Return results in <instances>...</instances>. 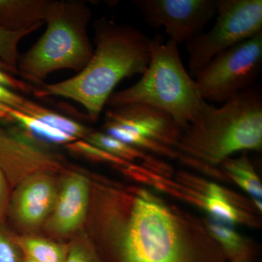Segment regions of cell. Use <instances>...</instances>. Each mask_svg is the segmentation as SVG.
I'll list each match as a JSON object with an SVG mask.
<instances>
[{"label":"cell","mask_w":262,"mask_h":262,"mask_svg":"<svg viewBox=\"0 0 262 262\" xmlns=\"http://www.w3.org/2000/svg\"><path fill=\"white\" fill-rule=\"evenodd\" d=\"M94 32L96 48L83 70L67 80L41 86L36 95L72 100L96 122L117 84L144 73L154 40L130 26L107 19L98 20Z\"/></svg>","instance_id":"cell-1"},{"label":"cell","mask_w":262,"mask_h":262,"mask_svg":"<svg viewBox=\"0 0 262 262\" xmlns=\"http://www.w3.org/2000/svg\"><path fill=\"white\" fill-rule=\"evenodd\" d=\"M127 212L110 216L115 262H224L220 253L182 238L173 215L146 192L134 196Z\"/></svg>","instance_id":"cell-2"},{"label":"cell","mask_w":262,"mask_h":262,"mask_svg":"<svg viewBox=\"0 0 262 262\" xmlns=\"http://www.w3.org/2000/svg\"><path fill=\"white\" fill-rule=\"evenodd\" d=\"M184 130L179 147L211 163H220L243 150L261 149V91L251 88L220 108L207 105Z\"/></svg>","instance_id":"cell-3"},{"label":"cell","mask_w":262,"mask_h":262,"mask_svg":"<svg viewBox=\"0 0 262 262\" xmlns=\"http://www.w3.org/2000/svg\"><path fill=\"white\" fill-rule=\"evenodd\" d=\"M134 103L168 114L183 130L208 104L202 97L195 80L183 65L178 46L170 40L153 41L149 66L140 80L113 93L106 105L114 108Z\"/></svg>","instance_id":"cell-4"},{"label":"cell","mask_w":262,"mask_h":262,"mask_svg":"<svg viewBox=\"0 0 262 262\" xmlns=\"http://www.w3.org/2000/svg\"><path fill=\"white\" fill-rule=\"evenodd\" d=\"M89 7L82 1H49L46 32L34 46L19 56L17 75L24 80L42 84L52 72L84 68L94 53L88 28Z\"/></svg>","instance_id":"cell-5"},{"label":"cell","mask_w":262,"mask_h":262,"mask_svg":"<svg viewBox=\"0 0 262 262\" xmlns=\"http://www.w3.org/2000/svg\"><path fill=\"white\" fill-rule=\"evenodd\" d=\"M215 15L213 28L187 42L191 76L217 55L262 32L261 0H217Z\"/></svg>","instance_id":"cell-6"},{"label":"cell","mask_w":262,"mask_h":262,"mask_svg":"<svg viewBox=\"0 0 262 262\" xmlns=\"http://www.w3.org/2000/svg\"><path fill=\"white\" fill-rule=\"evenodd\" d=\"M262 65V32L215 56L195 76L205 101L223 102L251 89Z\"/></svg>","instance_id":"cell-7"},{"label":"cell","mask_w":262,"mask_h":262,"mask_svg":"<svg viewBox=\"0 0 262 262\" xmlns=\"http://www.w3.org/2000/svg\"><path fill=\"white\" fill-rule=\"evenodd\" d=\"M103 127L105 134L128 145L165 152L169 144L179 143L183 130L168 114L137 103L108 108Z\"/></svg>","instance_id":"cell-8"},{"label":"cell","mask_w":262,"mask_h":262,"mask_svg":"<svg viewBox=\"0 0 262 262\" xmlns=\"http://www.w3.org/2000/svg\"><path fill=\"white\" fill-rule=\"evenodd\" d=\"M0 169L14 188L33 174H54L64 166L61 157L15 125L0 126Z\"/></svg>","instance_id":"cell-9"},{"label":"cell","mask_w":262,"mask_h":262,"mask_svg":"<svg viewBox=\"0 0 262 262\" xmlns=\"http://www.w3.org/2000/svg\"><path fill=\"white\" fill-rule=\"evenodd\" d=\"M148 23L162 27L178 46L199 35L216 13L215 0H137L134 2Z\"/></svg>","instance_id":"cell-10"},{"label":"cell","mask_w":262,"mask_h":262,"mask_svg":"<svg viewBox=\"0 0 262 262\" xmlns=\"http://www.w3.org/2000/svg\"><path fill=\"white\" fill-rule=\"evenodd\" d=\"M14 189L10 196L8 215L20 228H37L46 222L56 204L59 189L53 174H33Z\"/></svg>","instance_id":"cell-11"},{"label":"cell","mask_w":262,"mask_h":262,"mask_svg":"<svg viewBox=\"0 0 262 262\" xmlns=\"http://www.w3.org/2000/svg\"><path fill=\"white\" fill-rule=\"evenodd\" d=\"M90 185L82 174L69 173L58 189L56 204L46 227L56 235H68L80 228L89 210Z\"/></svg>","instance_id":"cell-12"},{"label":"cell","mask_w":262,"mask_h":262,"mask_svg":"<svg viewBox=\"0 0 262 262\" xmlns=\"http://www.w3.org/2000/svg\"><path fill=\"white\" fill-rule=\"evenodd\" d=\"M49 0H0V27L6 30H37L45 24Z\"/></svg>","instance_id":"cell-13"},{"label":"cell","mask_w":262,"mask_h":262,"mask_svg":"<svg viewBox=\"0 0 262 262\" xmlns=\"http://www.w3.org/2000/svg\"><path fill=\"white\" fill-rule=\"evenodd\" d=\"M20 111L40 120L57 130L68 134L77 140L84 139L92 131L83 124L70 117L41 106L39 103L26 98Z\"/></svg>","instance_id":"cell-14"},{"label":"cell","mask_w":262,"mask_h":262,"mask_svg":"<svg viewBox=\"0 0 262 262\" xmlns=\"http://www.w3.org/2000/svg\"><path fill=\"white\" fill-rule=\"evenodd\" d=\"M15 243L25 258L37 262H65L68 246L33 236L14 235Z\"/></svg>","instance_id":"cell-15"},{"label":"cell","mask_w":262,"mask_h":262,"mask_svg":"<svg viewBox=\"0 0 262 262\" xmlns=\"http://www.w3.org/2000/svg\"><path fill=\"white\" fill-rule=\"evenodd\" d=\"M203 201L205 208L211 215L212 220L230 227L238 222V211L226 198L222 189L215 184H211L208 186Z\"/></svg>","instance_id":"cell-16"},{"label":"cell","mask_w":262,"mask_h":262,"mask_svg":"<svg viewBox=\"0 0 262 262\" xmlns=\"http://www.w3.org/2000/svg\"><path fill=\"white\" fill-rule=\"evenodd\" d=\"M225 168L236 183L253 196L261 211V184L248 160L244 158L229 160L225 163Z\"/></svg>","instance_id":"cell-17"},{"label":"cell","mask_w":262,"mask_h":262,"mask_svg":"<svg viewBox=\"0 0 262 262\" xmlns=\"http://www.w3.org/2000/svg\"><path fill=\"white\" fill-rule=\"evenodd\" d=\"M210 230L215 239L222 245L232 262L245 261L247 257V250L241 236L232 227L212 220L209 224Z\"/></svg>","instance_id":"cell-18"},{"label":"cell","mask_w":262,"mask_h":262,"mask_svg":"<svg viewBox=\"0 0 262 262\" xmlns=\"http://www.w3.org/2000/svg\"><path fill=\"white\" fill-rule=\"evenodd\" d=\"M84 140L125 161L145 158L138 148L122 142L105 133L92 131Z\"/></svg>","instance_id":"cell-19"},{"label":"cell","mask_w":262,"mask_h":262,"mask_svg":"<svg viewBox=\"0 0 262 262\" xmlns=\"http://www.w3.org/2000/svg\"><path fill=\"white\" fill-rule=\"evenodd\" d=\"M34 31L36 30L28 29L13 32L0 27V58L14 71L15 75H17V64L20 56L19 43L24 37Z\"/></svg>","instance_id":"cell-20"},{"label":"cell","mask_w":262,"mask_h":262,"mask_svg":"<svg viewBox=\"0 0 262 262\" xmlns=\"http://www.w3.org/2000/svg\"><path fill=\"white\" fill-rule=\"evenodd\" d=\"M67 149L77 155H82L84 158L98 161L107 162L119 165H127V161L110 154L107 151L91 144L89 141L79 139L67 144Z\"/></svg>","instance_id":"cell-21"},{"label":"cell","mask_w":262,"mask_h":262,"mask_svg":"<svg viewBox=\"0 0 262 262\" xmlns=\"http://www.w3.org/2000/svg\"><path fill=\"white\" fill-rule=\"evenodd\" d=\"M65 262H106L84 237L75 239L68 246Z\"/></svg>","instance_id":"cell-22"},{"label":"cell","mask_w":262,"mask_h":262,"mask_svg":"<svg viewBox=\"0 0 262 262\" xmlns=\"http://www.w3.org/2000/svg\"><path fill=\"white\" fill-rule=\"evenodd\" d=\"M24 256L5 224L0 223V262H24Z\"/></svg>","instance_id":"cell-23"},{"label":"cell","mask_w":262,"mask_h":262,"mask_svg":"<svg viewBox=\"0 0 262 262\" xmlns=\"http://www.w3.org/2000/svg\"><path fill=\"white\" fill-rule=\"evenodd\" d=\"M14 75V71L0 58V85L5 86L17 93L18 91L28 93L30 91L29 84L23 80L15 78Z\"/></svg>","instance_id":"cell-24"},{"label":"cell","mask_w":262,"mask_h":262,"mask_svg":"<svg viewBox=\"0 0 262 262\" xmlns=\"http://www.w3.org/2000/svg\"><path fill=\"white\" fill-rule=\"evenodd\" d=\"M10 183L0 169V223L5 224L10 201Z\"/></svg>","instance_id":"cell-25"},{"label":"cell","mask_w":262,"mask_h":262,"mask_svg":"<svg viewBox=\"0 0 262 262\" xmlns=\"http://www.w3.org/2000/svg\"><path fill=\"white\" fill-rule=\"evenodd\" d=\"M24 262H37L34 261V260L29 259V258L24 257Z\"/></svg>","instance_id":"cell-26"},{"label":"cell","mask_w":262,"mask_h":262,"mask_svg":"<svg viewBox=\"0 0 262 262\" xmlns=\"http://www.w3.org/2000/svg\"><path fill=\"white\" fill-rule=\"evenodd\" d=\"M233 262H245V261H233Z\"/></svg>","instance_id":"cell-27"}]
</instances>
